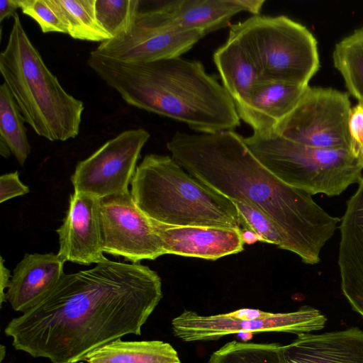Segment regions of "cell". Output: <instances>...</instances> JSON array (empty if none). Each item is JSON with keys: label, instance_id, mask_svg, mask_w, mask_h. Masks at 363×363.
<instances>
[{"label": "cell", "instance_id": "obj_15", "mask_svg": "<svg viewBox=\"0 0 363 363\" xmlns=\"http://www.w3.org/2000/svg\"><path fill=\"white\" fill-rule=\"evenodd\" d=\"M150 220L164 255L216 260L244 249L245 242L240 229L175 226Z\"/></svg>", "mask_w": 363, "mask_h": 363}, {"label": "cell", "instance_id": "obj_5", "mask_svg": "<svg viewBox=\"0 0 363 363\" xmlns=\"http://www.w3.org/2000/svg\"><path fill=\"white\" fill-rule=\"evenodd\" d=\"M130 184L138 207L157 222L243 228L234 203L189 174L172 156L145 155Z\"/></svg>", "mask_w": 363, "mask_h": 363}, {"label": "cell", "instance_id": "obj_2", "mask_svg": "<svg viewBox=\"0 0 363 363\" xmlns=\"http://www.w3.org/2000/svg\"><path fill=\"white\" fill-rule=\"evenodd\" d=\"M172 158L189 174L232 201L251 204L281 233L286 250L308 264L334 235L340 218L318 205L308 193L284 183L250 152L234 130L176 132L167 143Z\"/></svg>", "mask_w": 363, "mask_h": 363}, {"label": "cell", "instance_id": "obj_26", "mask_svg": "<svg viewBox=\"0 0 363 363\" xmlns=\"http://www.w3.org/2000/svg\"><path fill=\"white\" fill-rule=\"evenodd\" d=\"M140 0H95V12L101 26L112 38L126 33L140 9Z\"/></svg>", "mask_w": 363, "mask_h": 363}, {"label": "cell", "instance_id": "obj_32", "mask_svg": "<svg viewBox=\"0 0 363 363\" xmlns=\"http://www.w3.org/2000/svg\"><path fill=\"white\" fill-rule=\"evenodd\" d=\"M18 9H20L19 0H1L0 23L5 18L13 17Z\"/></svg>", "mask_w": 363, "mask_h": 363}, {"label": "cell", "instance_id": "obj_23", "mask_svg": "<svg viewBox=\"0 0 363 363\" xmlns=\"http://www.w3.org/2000/svg\"><path fill=\"white\" fill-rule=\"evenodd\" d=\"M55 1L72 38L100 43L112 39L96 18L95 0Z\"/></svg>", "mask_w": 363, "mask_h": 363}, {"label": "cell", "instance_id": "obj_1", "mask_svg": "<svg viewBox=\"0 0 363 363\" xmlns=\"http://www.w3.org/2000/svg\"><path fill=\"white\" fill-rule=\"evenodd\" d=\"M163 296L158 274L140 263L106 259L65 274L36 304L4 328L12 345L52 363H78L142 327Z\"/></svg>", "mask_w": 363, "mask_h": 363}, {"label": "cell", "instance_id": "obj_35", "mask_svg": "<svg viewBox=\"0 0 363 363\" xmlns=\"http://www.w3.org/2000/svg\"><path fill=\"white\" fill-rule=\"evenodd\" d=\"M6 356V347L1 345L0 347V362H2Z\"/></svg>", "mask_w": 363, "mask_h": 363}, {"label": "cell", "instance_id": "obj_30", "mask_svg": "<svg viewBox=\"0 0 363 363\" xmlns=\"http://www.w3.org/2000/svg\"><path fill=\"white\" fill-rule=\"evenodd\" d=\"M29 192L28 186L19 179L18 171L2 174L0 177V203Z\"/></svg>", "mask_w": 363, "mask_h": 363}, {"label": "cell", "instance_id": "obj_29", "mask_svg": "<svg viewBox=\"0 0 363 363\" xmlns=\"http://www.w3.org/2000/svg\"><path fill=\"white\" fill-rule=\"evenodd\" d=\"M348 130L350 152L363 165V104L351 108Z\"/></svg>", "mask_w": 363, "mask_h": 363}, {"label": "cell", "instance_id": "obj_25", "mask_svg": "<svg viewBox=\"0 0 363 363\" xmlns=\"http://www.w3.org/2000/svg\"><path fill=\"white\" fill-rule=\"evenodd\" d=\"M282 345L232 341L211 356L208 363H284Z\"/></svg>", "mask_w": 363, "mask_h": 363}, {"label": "cell", "instance_id": "obj_6", "mask_svg": "<svg viewBox=\"0 0 363 363\" xmlns=\"http://www.w3.org/2000/svg\"><path fill=\"white\" fill-rule=\"evenodd\" d=\"M244 142L255 157L275 176L311 196H339L363 178V165L348 149L310 147L274 133H253L244 138Z\"/></svg>", "mask_w": 363, "mask_h": 363}, {"label": "cell", "instance_id": "obj_34", "mask_svg": "<svg viewBox=\"0 0 363 363\" xmlns=\"http://www.w3.org/2000/svg\"><path fill=\"white\" fill-rule=\"evenodd\" d=\"M0 154L5 158H9L11 154V151L7 144L0 139Z\"/></svg>", "mask_w": 363, "mask_h": 363}, {"label": "cell", "instance_id": "obj_33", "mask_svg": "<svg viewBox=\"0 0 363 363\" xmlns=\"http://www.w3.org/2000/svg\"><path fill=\"white\" fill-rule=\"evenodd\" d=\"M242 236L245 243L252 244L257 241L262 242L259 236L249 230H242Z\"/></svg>", "mask_w": 363, "mask_h": 363}, {"label": "cell", "instance_id": "obj_3", "mask_svg": "<svg viewBox=\"0 0 363 363\" xmlns=\"http://www.w3.org/2000/svg\"><path fill=\"white\" fill-rule=\"evenodd\" d=\"M87 64L130 106L200 133L233 130L240 125L234 101L198 60L178 57L132 63L90 52Z\"/></svg>", "mask_w": 363, "mask_h": 363}, {"label": "cell", "instance_id": "obj_7", "mask_svg": "<svg viewBox=\"0 0 363 363\" xmlns=\"http://www.w3.org/2000/svg\"><path fill=\"white\" fill-rule=\"evenodd\" d=\"M255 57L264 81L308 86L319 68L317 41L286 16L254 15L233 24Z\"/></svg>", "mask_w": 363, "mask_h": 363}, {"label": "cell", "instance_id": "obj_20", "mask_svg": "<svg viewBox=\"0 0 363 363\" xmlns=\"http://www.w3.org/2000/svg\"><path fill=\"white\" fill-rule=\"evenodd\" d=\"M223 86L235 106L242 104L263 79L260 68L244 38L234 25L225 43L213 54Z\"/></svg>", "mask_w": 363, "mask_h": 363}, {"label": "cell", "instance_id": "obj_13", "mask_svg": "<svg viewBox=\"0 0 363 363\" xmlns=\"http://www.w3.org/2000/svg\"><path fill=\"white\" fill-rule=\"evenodd\" d=\"M264 0H167L148 6L156 20L175 32L201 31L206 35L230 25L240 12L259 15Z\"/></svg>", "mask_w": 363, "mask_h": 363}, {"label": "cell", "instance_id": "obj_36", "mask_svg": "<svg viewBox=\"0 0 363 363\" xmlns=\"http://www.w3.org/2000/svg\"><path fill=\"white\" fill-rule=\"evenodd\" d=\"M79 363H84V362H80Z\"/></svg>", "mask_w": 363, "mask_h": 363}, {"label": "cell", "instance_id": "obj_19", "mask_svg": "<svg viewBox=\"0 0 363 363\" xmlns=\"http://www.w3.org/2000/svg\"><path fill=\"white\" fill-rule=\"evenodd\" d=\"M308 86L264 81L236 107L240 118L255 133H270L298 105Z\"/></svg>", "mask_w": 363, "mask_h": 363}, {"label": "cell", "instance_id": "obj_17", "mask_svg": "<svg viewBox=\"0 0 363 363\" xmlns=\"http://www.w3.org/2000/svg\"><path fill=\"white\" fill-rule=\"evenodd\" d=\"M281 354L284 363H363V330L300 334L281 346Z\"/></svg>", "mask_w": 363, "mask_h": 363}, {"label": "cell", "instance_id": "obj_8", "mask_svg": "<svg viewBox=\"0 0 363 363\" xmlns=\"http://www.w3.org/2000/svg\"><path fill=\"white\" fill-rule=\"evenodd\" d=\"M326 322L325 315L308 306L289 313L243 308L207 316L184 310L172 320V328L177 337L194 342L216 340L239 333L281 332L298 335L320 330Z\"/></svg>", "mask_w": 363, "mask_h": 363}, {"label": "cell", "instance_id": "obj_16", "mask_svg": "<svg viewBox=\"0 0 363 363\" xmlns=\"http://www.w3.org/2000/svg\"><path fill=\"white\" fill-rule=\"evenodd\" d=\"M358 184L340 218L337 263L342 294L363 317V178Z\"/></svg>", "mask_w": 363, "mask_h": 363}, {"label": "cell", "instance_id": "obj_31", "mask_svg": "<svg viewBox=\"0 0 363 363\" xmlns=\"http://www.w3.org/2000/svg\"><path fill=\"white\" fill-rule=\"evenodd\" d=\"M4 259L1 256V262H0V305L1 307L4 302L6 301V293L4 290L8 289L10 284L11 280L9 278L11 277L10 270L6 267L4 264Z\"/></svg>", "mask_w": 363, "mask_h": 363}, {"label": "cell", "instance_id": "obj_21", "mask_svg": "<svg viewBox=\"0 0 363 363\" xmlns=\"http://www.w3.org/2000/svg\"><path fill=\"white\" fill-rule=\"evenodd\" d=\"M88 363H181L177 350L161 340L110 342L89 353Z\"/></svg>", "mask_w": 363, "mask_h": 363}, {"label": "cell", "instance_id": "obj_11", "mask_svg": "<svg viewBox=\"0 0 363 363\" xmlns=\"http://www.w3.org/2000/svg\"><path fill=\"white\" fill-rule=\"evenodd\" d=\"M205 35L199 30H170L162 26L147 7L140 6L126 33L101 43L91 52L123 62H150L180 57Z\"/></svg>", "mask_w": 363, "mask_h": 363}, {"label": "cell", "instance_id": "obj_27", "mask_svg": "<svg viewBox=\"0 0 363 363\" xmlns=\"http://www.w3.org/2000/svg\"><path fill=\"white\" fill-rule=\"evenodd\" d=\"M242 220V230H249L258 236L262 242L275 245L286 250L284 239L274 222L264 213L250 203L233 201Z\"/></svg>", "mask_w": 363, "mask_h": 363}, {"label": "cell", "instance_id": "obj_9", "mask_svg": "<svg viewBox=\"0 0 363 363\" xmlns=\"http://www.w3.org/2000/svg\"><path fill=\"white\" fill-rule=\"evenodd\" d=\"M349 94L332 88L308 86L296 107L274 133L301 145L350 150Z\"/></svg>", "mask_w": 363, "mask_h": 363}, {"label": "cell", "instance_id": "obj_28", "mask_svg": "<svg viewBox=\"0 0 363 363\" xmlns=\"http://www.w3.org/2000/svg\"><path fill=\"white\" fill-rule=\"evenodd\" d=\"M21 11L33 19L44 33L67 34V24L55 0H19Z\"/></svg>", "mask_w": 363, "mask_h": 363}, {"label": "cell", "instance_id": "obj_18", "mask_svg": "<svg viewBox=\"0 0 363 363\" xmlns=\"http://www.w3.org/2000/svg\"><path fill=\"white\" fill-rule=\"evenodd\" d=\"M64 264L52 252L26 254L15 267L6 293L11 308L24 313L36 304L64 276Z\"/></svg>", "mask_w": 363, "mask_h": 363}, {"label": "cell", "instance_id": "obj_22", "mask_svg": "<svg viewBox=\"0 0 363 363\" xmlns=\"http://www.w3.org/2000/svg\"><path fill=\"white\" fill-rule=\"evenodd\" d=\"M333 59L349 93L363 104V27L336 44Z\"/></svg>", "mask_w": 363, "mask_h": 363}, {"label": "cell", "instance_id": "obj_10", "mask_svg": "<svg viewBox=\"0 0 363 363\" xmlns=\"http://www.w3.org/2000/svg\"><path fill=\"white\" fill-rule=\"evenodd\" d=\"M150 137L143 128L123 131L78 162L71 177L74 191L99 199L129 192L140 152Z\"/></svg>", "mask_w": 363, "mask_h": 363}, {"label": "cell", "instance_id": "obj_12", "mask_svg": "<svg viewBox=\"0 0 363 363\" xmlns=\"http://www.w3.org/2000/svg\"><path fill=\"white\" fill-rule=\"evenodd\" d=\"M100 218L104 252L132 263L164 255L150 218L130 191L101 199Z\"/></svg>", "mask_w": 363, "mask_h": 363}, {"label": "cell", "instance_id": "obj_14", "mask_svg": "<svg viewBox=\"0 0 363 363\" xmlns=\"http://www.w3.org/2000/svg\"><path fill=\"white\" fill-rule=\"evenodd\" d=\"M101 200L92 194L74 191L59 235L58 257L64 262L82 265L107 259L104 255L100 208Z\"/></svg>", "mask_w": 363, "mask_h": 363}, {"label": "cell", "instance_id": "obj_4", "mask_svg": "<svg viewBox=\"0 0 363 363\" xmlns=\"http://www.w3.org/2000/svg\"><path fill=\"white\" fill-rule=\"evenodd\" d=\"M0 72L26 123L37 135L50 141L78 135L84 104L67 92L48 69L17 12L0 54Z\"/></svg>", "mask_w": 363, "mask_h": 363}, {"label": "cell", "instance_id": "obj_24", "mask_svg": "<svg viewBox=\"0 0 363 363\" xmlns=\"http://www.w3.org/2000/svg\"><path fill=\"white\" fill-rule=\"evenodd\" d=\"M24 122L15 99L3 83L0 86V139L7 144L21 166L30 152Z\"/></svg>", "mask_w": 363, "mask_h": 363}]
</instances>
